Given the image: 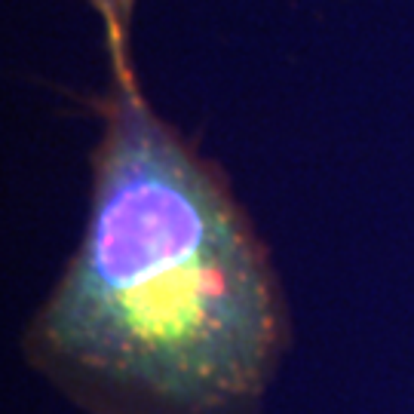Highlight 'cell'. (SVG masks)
Here are the masks:
<instances>
[{"mask_svg":"<svg viewBox=\"0 0 414 414\" xmlns=\"http://www.w3.org/2000/svg\"><path fill=\"white\" fill-rule=\"evenodd\" d=\"M95 13L98 25L105 31V46L111 58H129L132 55V28L135 13L142 0H80Z\"/></svg>","mask_w":414,"mask_h":414,"instance_id":"2","label":"cell"},{"mask_svg":"<svg viewBox=\"0 0 414 414\" xmlns=\"http://www.w3.org/2000/svg\"><path fill=\"white\" fill-rule=\"evenodd\" d=\"M80 240L22 356L83 414H264L292 347L273 249L224 166L107 58Z\"/></svg>","mask_w":414,"mask_h":414,"instance_id":"1","label":"cell"}]
</instances>
